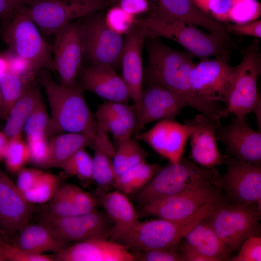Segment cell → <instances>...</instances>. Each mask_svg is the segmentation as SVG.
I'll return each mask as SVG.
<instances>
[{
	"label": "cell",
	"instance_id": "obj_1",
	"mask_svg": "<svg viewBox=\"0 0 261 261\" xmlns=\"http://www.w3.org/2000/svg\"><path fill=\"white\" fill-rule=\"evenodd\" d=\"M147 65L144 71V82L146 85L157 84L176 93L188 105L220 125L222 118L230 114L224 104L206 101L194 91L192 83L193 56L174 49L158 38H146Z\"/></svg>",
	"mask_w": 261,
	"mask_h": 261
},
{
	"label": "cell",
	"instance_id": "obj_2",
	"mask_svg": "<svg viewBox=\"0 0 261 261\" xmlns=\"http://www.w3.org/2000/svg\"><path fill=\"white\" fill-rule=\"evenodd\" d=\"M39 72V81L45 90L56 132L83 134L95 141L97 121L81 85L65 86L56 82L45 70Z\"/></svg>",
	"mask_w": 261,
	"mask_h": 261
},
{
	"label": "cell",
	"instance_id": "obj_3",
	"mask_svg": "<svg viewBox=\"0 0 261 261\" xmlns=\"http://www.w3.org/2000/svg\"><path fill=\"white\" fill-rule=\"evenodd\" d=\"M221 201L208 203L190 216L179 220L160 218L140 221L116 242L130 251L178 247L186 234L197 223L208 218Z\"/></svg>",
	"mask_w": 261,
	"mask_h": 261
},
{
	"label": "cell",
	"instance_id": "obj_4",
	"mask_svg": "<svg viewBox=\"0 0 261 261\" xmlns=\"http://www.w3.org/2000/svg\"><path fill=\"white\" fill-rule=\"evenodd\" d=\"M136 23L145 31L147 38L162 37L185 47L193 56L202 59L228 53L229 40L213 33H206L191 24L165 16L146 14Z\"/></svg>",
	"mask_w": 261,
	"mask_h": 261
},
{
	"label": "cell",
	"instance_id": "obj_5",
	"mask_svg": "<svg viewBox=\"0 0 261 261\" xmlns=\"http://www.w3.org/2000/svg\"><path fill=\"white\" fill-rule=\"evenodd\" d=\"M219 175L215 167L198 166L183 157L178 162L162 167L133 197L143 206L187 190L214 184Z\"/></svg>",
	"mask_w": 261,
	"mask_h": 261
},
{
	"label": "cell",
	"instance_id": "obj_6",
	"mask_svg": "<svg viewBox=\"0 0 261 261\" xmlns=\"http://www.w3.org/2000/svg\"><path fill=\"white\" fill-rule=\"evenodd\" d=\"M0 34L9 49L26 60L35 72L54 71L52 47L33 21L29 6L19 9L2 24Z\"/></svg>",
	"mask_w": 261,
	"mask_h": 261
},
{
	"label": "cell",
	"instance_id": "obj_7",
	"mask_svg": "<svg viewBox=\"0 0 261 261\" xmlns=\"http://www.w3.org/2000/svg\"><path fill=\"white\" fill-rule=\"evenodd\" d=\"M235 67L225 106L229 114L243 118L254 112L261 104L257 89L261 73L258 38H255L245 49L241 62Z\"/></svg>",
	"mask_w": 261,
	"mask_h": 261
},
{
	"label": "cell",
	"instance_id": "obj_8",
	"mask_svg": "<svg viewBox=\"0 0 261 261\" xmlns=\"http://www.w3.org/2000/svg\"><path fill=\"white\" fill-rule=\"evenodd\" d=\"M261 211L256 203L230 204L224 200L208 219L219 240L231 254L250 236L257 234Z\"/></svg>",
	"mask_w": 261,
	"mask_h": 261
},
{
	"label": "cell",
	"instance_id": "obj_9",
	"mask_svg": "<svg viewBox=\"0 0 261 261\" xmlns=\"http://www.w3.org/2000/svg\"><path fill=\"white\" fill-rule=\"evenodd\" d=\"M110 4L106 0H35L29 10L42 34L49 37L72 22L92 15Z\"/></svg>",
	"mask_w": 261,
	"mask_h": 261
},
{
	"label": "cell",
	"instance_id": "obj_10",
	"mask_svg": "<svg viewBox=\"0 0 261 261\" xmlns=\"http://www.w3.org/2000/svg\"><path fill=\"white\" fill-rule=\"evenodd\" d=\"M100 12L82 21L84 55L91 63L106 64L116 71L121 67L125 39L107 26Z\"/></svg>",
	"mask_w": 261,
	"mask_h": 261
},
{
	"label": "cell",
	"instance_id": "obj_11",
	"mask_svg": "<svg viewBox=\"0 0 261 261\" xmlns=\"http://www.w3.org/2000/svg\"><path fill=\"white\" fill-rule=\"evenodd\" d=\"M222 200L220 188L214 184L206 185L143 205L141 214L144 217L179 220L190 216L208 203Z\"/></svg>",
	"mask_w": 261,
	"mask_h": 261
},
{
	"label": "cell",
	"instance_id": "obj_12",
	"mask_svg": "<svg viewBox=\"0 0 261 261\" xmlns=\"http://www.w3.org/2000/svg\"><path fill=\"white\" fill-rule=\"evenodd\" d=\"M41 222L59 240L67 244L93 238L109 239L113 227L107 213L97 210L67 217H55L47 214Z\"/></svg>",
	"mask_w": 261,
	"mask_h": 261
},
{
	"label": "cell",
	"instance_id": "obj_13",
	"mask_svg": "<svg viewBox=\"0 0 261 261\" xmlns=\"http://www.w3.org/2000/svg\"><path fill=\"white\" fill-rule=\"evenodd\" d=\"M228 53L218 55L214 59H202L194 63L192 83L195 93L209 102L225 105L235 66L228 62Z\"/></svg>",
	"mask_w": 261,
	"mask_h": 261
},
{
	"label": "cell",
	"instance_id": "obj_14",
	"mask_svg": "<svg viewBox=\"0 0 261 261\" xmlns=\"http://www.w3.org/2000/svg\"><path fill=\"white\" fill-rule=\"evenodd\" d=\"M81 19L68 24L55 34L52 47L54 71L59 76L62 85H77V78L82 68L84 55L81 35Z\"/></svg>",
	"mask_w": 261,
	"mask_h": 261
},
{
	"label": "cell",
	"instance_id": "obj_15",
	"mask_svg": "<svg viewBox=\"0 0 261 261\" xmlns=\"http://www.w3.org/2000/svg\"><path fill=\"white\" fill-rule=\"evenodd\" d=\"M227 170L214 185L223 188L236 203L254 204L261 199V166L225 154Z\"/></svg>",
	"mask_w": 261,
	"mask_h": 261
},
{
	"label": "cell",
	"instance_id": "obj_16",
	"mask_svg": "<svg viewBox=\"0 0 261 261\" xmlns=\"http://www.w3.org/2000/svg\"><path fill=\"white\" fill-rule=\"evenodd\" d=\"M217 139L225 146L227 155L254 164L261 163V132L254 130L246 117L234 116L227 125L216 130Z\"/></svg>",
	"mask_w": 261,
	"mask_h": 261
},
{
	"label": "cell",
	"instance_id": "obj_17",
	"mask_svg": "<svg viewBox=\"0 0 261 261\" xmlns=\"http://www.w3.org/2000/svg\"><path fill=\"white\" fill-rule=\"evenodd\" d=\"M191 132V126L185 122L181 124L174 119H163L146 131L136 133L135 139L146 143L170 162L175 163L183 157Z\"/></svg>",
	"mask_w": 261,
	"mask_h": 261
},
{
	"label": "cell",
	"instance_id": "obj_18",
	"mask_svg": "<svg viewBox=\"0 0 261 261\" xmlns=\"http://www.w3.org/2000/svg\"><path fill=\"white\" fill-rule=\"evenodd\" d=\"M125 35L121 61V77L127 86L130 100L133 102L138 118L144 89L142 50L147 34L136 22L133 28Z\"/></svg>",
	"mask_w": 261,
	"mask_h": 261
},
{
	"label": "cell",
	"instance_id": "obj_19",
	"mask_svg": "<svg viewBox=\"0 0 261 261\" xmlns=\"http://www.w3.org/2000/svg\"><path fill=\"white\" fill-rule=\"evenodd\" d=\"M188 106L186 101L172 90L157 84H149L143 89L137 124L139 132L150 123L163 119H174Z\"/></svg>",
	"mask_w": 261,
	"mask_h": 261
},
{
	"label": "cell",
	"instance_id": "obj_20",
	"mask_svg": "<svg viewBox=\"0 0 261 261\" xmlns=\"http://www.w3.org/2000/svg\"><path fill=\"white\" fill-rule=\"evenodd\" d=\"M55 261H135L132 253L120 243L93 238L67 246L52 255Z\"/></svg>",
	"mask_w": 261,
	"mask_h": 261
},
{
	"label": "cell",
	"instance_id": "obj_21",
	"mask_svg": "<svg viewBox=\"0 0 261 261\" xmlns=\"http://www.w3.org/2000/svg\"><path fill=\"white\" fill-rule=\"evenodd\" d=\"M79 84L88 91L109 102L127 103L130 98L127 86L116 71L103 64L91 63L81 68Z\"/></svg>",
	"mask_w": 261,
	"mask_h": 261
},
{
	"label": "cell",
	"instance_id": "obj_22",
	"mask_svg": "<svg viewBox=\"0 0 261 261\" xmlns=\"http://www.w3.org/2000/svg\"><path fill=\"white\" fill-rule=\"evenodd\" d=\"M34 208L0 168V226L14 234L28 224Z\"/></svg>",
	"mask_w": 261,
	"mask_h": 261
},
{
	"label": "cell",
	"instance_id": "obj_23",
	"mask_svg": "<svg viewBox=\"0 0 261 261\" xmlns=\"http://www.w3.org/2000/svg\"><path fill=\"white\" fill-rule=\"evenodd\" d=\"M191 127L189 136L191 155L201 167L211 168L222 164L225 154L219 151L217 145L216 130L218 126L203 114L185 121Z\"/></svg>",
	"mask_w": 261,
	"mask_h": 261
},
{
	"label": "cell",
	"instance_id": "obj_24",
	"mask_svg": "<svg viewBox=\"0 0 261 261\" xmlns=\"http://www.w3.org/2000/svg\"><path fill=\"white\" fill-rule=\"evenodd\" d=\"M147 0L149 5L148 14L183 20L229 40V32L225 25L205 14L191 0Z\"/></svg>",
	"mask_w": 261,
	"mask_h": 261
},
{
	"label": "cell",
	"instance_id": "obj_25",
	"mask_svg": "<svg viewBox=\"0 0 261 261\" xmlns=\"http://www.w3.org/2000/svg\"><path fill=\"white\" fill-rule=\"evenodd\" d=\"M94 115L98 124L117 141L130 137L137 124L133 104L108 101L98 106Z\"/></svg>",
	"mask_w": 261,
	"mask_h": 261
},
{
	"label": "cell",
	"instance_id": "obj_26",
	"mask_svg": "<svg viewBox=\"0 0 261 261\" xmlns=\"http://www.w3.org/2000/svg\"><path fill=\"white\" fill-rule=\"evenodd\" d=\"M98 200L87 192L72 184H60L50 200L49 213L55 217H67L97 210Z\"/></svg>",
	"mask_w": 261,
	"mask_h": 261
},
{
	"label": "cell",
	"instance_id": "obj_27",
	"mask_svg": "<svg viewBox=\"0 0 261 261\" xmlns=\"http://www.w3.org/2000/svg\"><path fill=\"white\" fill-rule=\"evenodd\" d=\"M99 203L113 222L109 237L112 241H117L141 221L130 200L118 190L101 195Z\"/></svg>",
	"mask_w": 261,
	"mask_h": 261
},
{
	"label": "cell",
	"instance_id": "obj_28",
	"mask_svg": "<svg viewBox=\"0 0 261 261\" xmlns=\"http://www.w3.org/2000/svg\"><path fill=\"white\" fill-rule=\"evenodd\" d=\"M93 149V179L97 185L98 191L103 194L114 188L116 175L113 159L116 150L108 133L98 124Z\"/></svg>",
	"mask_w": 261,
	"mask_h": 261
},
{
	"label": "cell",
	"instance_id": "obj_29",
	"mask_svg": "<svg viewBox=\"0 0 261 261\" xmlns=\"http://www.w3.org/2000/svg\"><path fill=\"white\" fill-rule=\"evenodd\" d=\"M208 218L195 225L180 243L206 256L211 261L229 259L230 254L212 228Z\"/></svg>",
	"mask_w": 261,
	"mask_h": 261
},
{
	"label": "cell",
	"instance_id": "obj_30",
	"mask_svg": "<svg viewBox=\"0 0 261 261\" xmlns=\"http://www.w3.org/2000/svg\"><path fill=\"white\" fill-rule=\"evenodd\" d=\"M15 246L29 252L43 254L47 251L57 252L67 244L59 240L44 224H29L19 231Z\"/></svg>",
	"mask_w": 261,
	"mask_h": 261
},
{
	"label": "cell",
	"instance_id": "obj_31",
	"mask_svg": "<svg viewBox=\"0 0 261 261\" xmlns=\"http://www.w3.org/2000/svg\"><path fill=\"white\" fill-rule=\"evenodd\" d=\"M33 80L25 83L22 94L12 107L6 119L3 131L9 139L22 134L25 123L42 96Z\"/></svg>",
	"mask_w": 261,
	"mask_h": 261
},
{
	"label": "cell",
	"instance_id": "obj_32",
	"mask_svg": "<svg viewBox=\"0 0 261 261\" xmlns=\"http://www.w3.org/2000/svg\"><path fill=\"white\" fill-rule=\"evenodd\" d=\"M94 140L87 135L65 132L49 140L50 157L48 168H61L65 162L80 149L93 148Z\"/></svg>",
	"mask_w": 261,
	"mask_h": 261
},
{
	"label": "cell",
	"instance_id": "obj_33",
	"mask_svg": "<svg viewBox=\"0 0 261 261\" xmlns=\"http://www.w3.org/2000/svg\"><path fill=\"white\" fill-rule=\"evenodd\" d=\"M162 167L144 160L116 176L114 188L124 194H133L142 189Z\"/></svg>",
	"mask_w": 261,
	"mask_h": 261
},
{
	"label": "cell",
	"instance_id": "obj_34",
	"mask_svg": "<svg viewBox=\"0 0 261 261\" xmlns=\"http://www.w3.org/2000/svg\"><path fill=\"white\" fill-rule=\"evenodd\" d=\"M117 147L113 159L116 177L127 169L145 160L149 153L130 137L117 141Z\"/></svg>",
	"mask_w": 261,
	"mask_h": 261
},
{
	"label": "cell",
	"instance_id": "obj_35",
	"mask_svg": "<svg viewBox=\"0 0 261 261\" xmlns=\"http://www.w3.org/2000/svg\"><path fill=\"white\" fill-rule=\"evenodd\" d=\"M23 131L26 140L48 138L51 134L57 132L42 96L25 123Z\"/></svg>",
	"mask_w": 261,
	"mask_h": 261
},
{
	"label": "cell",
	"instance_id": "obj_36",
	"mask_svg": "<svg viewBox=\"0 0 261 261\" xmlns=\"http://www.w3.org/2000/svg\"><path fill=\"white\" fill-rule=\"evenodd\" d=\"M25 85L21 78L7 71L0 76L2 103L1 119H7L12 107L22 94Z\"/></svg>",
	"mask_w": 261,
	"mask_h": 261
},
{
	"label": "cell",
	"instance_id": "obj_37",
	"mask_svg": "<svg viewBox=\"0 0 261 261\" xmlns=\"http://www.w3.org/2000/svg\"><path fill=\"white\" fill-rule=\"evenodd\" d=\"M60 185L58 175L44 172L35 186L22 194L31 203H44L51 200Z\"/></svg>",
	"mask_w": 261,
	"mask_h": 261
},
{
	"label": "cell",
	"instance_id": "obj_38",
	"mask_svg": "<svg viewBox=\"0 0 261 261\" xmlns=\"http://www.w3.org/2000/svg\"><path fill=\"white\" fill-rule=\"evenodd\" d=\"M21 134L9 139L3 159L7 169L12 173H17L29 162L28 147Z\"/></svg>",
	"mask_w": 261,
	"mask_h": 261
},
{
	"label": "cell",
	"instance_id": "obj_39",
	"mask_svg": "<svg viewBox=\"0 0 261 261\" xmlns=\"http://www.w3.org/2000/svg\"><path fill=\"white\" fill-rule=\"evenodd\" d=\"M61 168L66 174L76 176L84 182L93 180L92 158L85 148L74 153L65 162Z\"/></svg>",
	"mask_w": 261,
	"mask_h": 261
},
{
	"label": "cell",
	"instance_id": "obj_40",
	"mask_svg": "<svg viewBox=\"0 0 261 261\" xmlns=\"http://www.w3.org/2000/svg\"><path fill=\"white\" fill-rule=\"evenodd\" d=\"M261 4L257 0H232L228 13L229 21L243 24L259 19Z\"/></svg>",
	"mask_w": 261,
	"mask_h": 261
},
{
	"label": "cell",
	"instance_id": "obj_41",
	"mask_svg": "<svg viewBox=\"0 0 261 261\" xmlns=\"http://www.w3.org/2000/svg\"><path fill=\"white\" fill-rule=\"evenodd\" d=\"M104 19L111 29L122 36L133 28L137 18L126 12L117 5H114L107 10Z\"/></svg>",
	"mask_w": 261,
	"mask_h": 261
},
{
	"label": "cell",
	"instance_id": "obj_42",
	"mask_svg": "<svg viewBox=\"0 0 261 261\" xmlns=\"http://www.w3.org/2000/svg\"><path fill=\"white\" fill-rule=\"evenodd\" d=\"M202 12L221 23H227L232 0H191Z\"/></svg>",
	"mask_w": 261,
	"mask_h": 261
},
{
	"label": "cell",
	"instance_id": "obj_43",
	"mask_svg": "<svg viewBox=\"0 0 261 261\" xmlns=\"http://www.w3.org/2000/svg\"><path fill=\"white\" fill-rule=\"evenodd\" d=\"M0 253L4 261H53L51 256L30 253L0 239Z\"/></svg>",
	"mask_w": 261,
	"mask_h": 261
},
{
	"label": "cell",
	"instance_id": "obj_44",
	"mask_svg": "<svg viewBox=\"0 0 261 261\" xmlns=\"http://www.w3.org/2000/svg\"><path fill=\"white\" fill-rule=\"evenodd\" d=\"M26 143L29 151V162L37 167L48 168L50 157L48 138L28 139Z\"/></svg>",
	"mask_w": 261,
	"mask_h": 261
},
{
	"label": "cell",
	"instance_id": "obj_45",
	"mask_svg": "<svg viewBox=\"0 0 261 261\" xmlns=\"http://www.w3.org/2000/svg\"><path fill=\"white\" fill-rule=\"evenodd\" d=\"M7 64V72L21 78L26 83L33 79L35 72L30 64L9 49L2 53Z\"/></svg>",
	"mask_w": 261,
	"mask_h": 261
},
{
	"label": "cell",
	"instance_id": "obj_46",
	"mask_svg": "<svg viewBox=\"0 0 261 261\" xmlns=\"http://www.w3.org/2000/svg\"><path fill=\"white\" fill-rule=\"evenodd\" d=\"M178 247L169 249L155 248L130 252L135 261H183Z\"/></svg>",
	"mask_w": 261,
	"mask_h": 261
},
{
	"label": "cell",
	"instance_id": "obj_47",
	"mask_svg": "<svg viewBox=\"0 0 261 261\" xmlns=\"http://www.w3.org/2000/svg\"><path fill=\"white\" fill-rule=\"evenodd\" d=\"M235 256L230 259L232 261H261V238L257 234L250 236L240 246Z\"/></svg>",
	"mask_w": 261,
	"mask_h": 261
},
{
	"label": "cell",
	"instance_id": "obj_48",
	"mask_svg": "<svg viewBox=\"0 0 261 261\" xmlns=\"http://www.w3.org/2000/svg\"><path fill=\"white\" fill-rule=\"evenodd\" d=\"M43 171L23 167L17 173L16 186L22 193L30 190L36 184Z\"/></svg>",
	"mask_w": 261,
	"mask_h": 261
},
{
	"label": "cell",
	"instance_id": "obj_49",
	"mask_svg": "<svg viewBox=\"0 0 261 261\" xmlns=\"http://www.w3.org/2000/svg\"><path fill=\"white\" fill-rule=\"evenodd\" d=\"M225 27L228 32L239 35L254 37L255 38H261V20L260 19L243 24H227Z\"/></svg>",
	"mask_w": 261,
	"mask_h": 261
},
{
	"label": "cell",
	"instance_id": "obj_50",
	"mask_svg": "<svg viewBox=\"0 0 261 261\" xmlns=\"http://www.w3.org/2000/svg\"><path fill=\"white\" fill-rule=\"evenodd\" d=\"M35 0H0V23L10 20L20 8L29 6Z\"/></svg>",
	"mask_w": 261,
	"mask_h": 261
},
{
	"label": "cell",
	"instance_id": "obj_51",
	"mask_svg": "<svg viewBox=\"0 0 261 261\" xmlns=\"http://www.w3.org/2000/svg\"><path fill=\"white\" fill-rule=\"evenodd\" d=\"M116 5L135 16L146 14L149 9L147 0H119Z\"/></svg>",
	"mask_w": 261,
	"mask_h": 261
},
{
	"label": "cell",
	"instance_id": "obj_52",
	"mask_svg": "<svg viewBox=\"0 0 261 261\" xmlns=\"http://www.w3.org/2000/svg\"><path fill=\"white\" fill-rule=\"evenodd\" d=\"M180 244L179 247L183 261H211L206 256Z\"/></svg>",
	"mask_w": 261,
	"mask_h": 261
},
{
	"label": "cell",
	"instance_id": "obj_53",
	"mask_svg": "<svg viewBox=\"0 0 261 261\" xmlns=\"http://www.w3.org/2000/svg\"><path fill=\"white\" fill-rule=\"evenodd\" d=\"M9 139L3 132L0 131V160H3Z\"/></svg>",
	"mask_w": 261,
	"mask_h": 261
},
{
	"label": "cell",
	"instance_id": "obj_54",
	"mask_svg": "<svg viewBox=\"0 0 261 261\" xmlns=\"http://www.w3.org/2000/svg\"><path fill=\"white\" fill-rule=\"evenodd\" d=\"M7 71L6 60L2 54H0V76Z\"/></svg>",
	"mask_w": 261,
	"mask_h": 261
},
{
	"label": "cell",
	"instance_id": "obj_55",
	"mask_svg": "<svg viewBox=\"0 0 261 261\" xmlns=\"http://www.w3.org/2000/svg\"><path fill=\"white\" fill-rule=\"evenodd\" d=\"M2 97H1V94L0 89V118L1 119V112H2Z\"/></svg>",
	"mask_w": 261,
	"mask_h": 261
},
{
	"label": "cell",
	"instance_id": "obj_56",
	"mask_svg": "<svg viewBox=\"0 0 261 261\" xmlns=\"http://www.w3.org/2000/svg\"><path fill=\"white\" fill-rule=\"evenodd\" d=\"M110 4L116 5L119 0H106Z\"/></svg>",
	"mask_w": 261,
	"mask_h": 261
},
{
	"label": "cell",
	"instance_id": "obj_57",
	"mask_svg": "<svg viewBox=\"0 0 261 261\" xmlns=\"http://www.w3.org/2000/svg\"><path fill=\"white\" fill-rule=\"evenodd\" d=\"M0 261H4L3 258H2L0 253Z\"/></svg>",
	"mask_w": 261,
	"mask_h": 261
},
{
	"label": "cell",
	"instance_id": "obj_58",
	"mask_svg": "<svg viewBox=\"0 0 261 261\" xmlns=\"http://www.w3.org/2000/svg\"><path fill=\"white\" fill-rule=\"evenodd\" d=\"M0 231H1V230H0Z\"/></svg>",
	"mask_w": 261,
	"mask_h": 261
}]
</instances>
